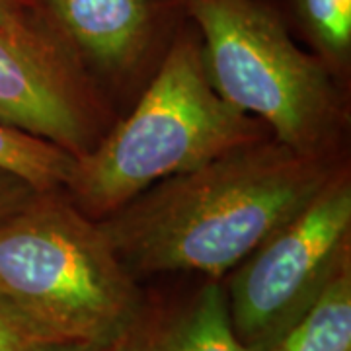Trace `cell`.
Here are the masks:
<instances>
[{
  "label": "cell",
  "mask_w": 351,
  "mask_h": 351,
  "mask_svg": "<svg viewBox=\"0 0 351 351\" xmlns=\"http://www.w3.org/2000/svg\"><path fill=\"white\" fill-rule=\"evenodd\" d=\"M332 178L318 154L260 138L195 170L172 176L101 219L127 269H234Z\"/></svg>",
  "instance_id": "1"
},
{
  "label": "cell",
  "mask_w": 351,
  "mask_h": 351,
  "mask_svg": "<svg viewBox=\"0 0 351 351\" xmlns=\"http://www.w3.org/2000/svg\"><path fill=\"white\" fill-rule=\"evenodd\" d=\"M53 193L0 221V301L55 343L113 346L137 287L100 223Z\"/></svg>",
  "instance_id": "2"
},
{
  "label": "cell",
  "mask_w": 351,
  "mask_h": 351,
  "mask_svg": "<svg viewBox=\"0 0 351 351\" xmlns=\"http://www.w3.org/2000/svg\"><path fill=\"white\" fill-rule=\"evenodd\" d=\"M260 138L265 125L215 92L203 53L184 39L129 117L96 149L76 156L66 189L82 213L106 219L162 180Z\"/></svg>",
  "instance_id": "3"
},
{
  "label": "cell",
  "mask_w": 351,
  "mask_h": 351,
  "mask_svg": "<svg viewBox=\"0 0 351 351\" xmlns=\"http://www.w3.org/2000/svg\"><path fill=\"white\" fill-rule=\"evenodd\" d=\"M215 92L291 149L318 154L334 117L324 66L252 0H191Z\"/></svg>",
  "instance_id": "4"
},
{
  "label": "cell",
  "mask_w": 351,
  "mask_h": 351,
  "mask_svg": "<svg viewBox=\"0 0 351 351\" xmlns=\"http://www.w3.org/2000/svg\"><path fill=\"white\" fill-rule=\"evenodd\" d=\"M350 230L351 184L332 176L301 213L237 265L226 308L246 348L265 351L311 308L350 260Z\"/></svg>",
  "instance_id": "5"
},
{
  "label": "cell",
  "mask_w": 351,
  "mask_h": 351,
  "mask_svg": "<svg viewBox=\"0 0 351 351\" xmlns=\"http://www.w3.org/2000/svg\"><path fill=\"white\" fill-rule=\"evenodd\" d=\"M0 123L51 141L75 156L88 151L84 104L53 39L0 29Z\"/></svg>",
  "instance_id": "6"
},
{
  "label": "cell",
  "mask_w": 351,
  "mask_h": 351,
  "mask_svg": "<svg viewBox=\"0 0 351 351\" xmlns=\"http://www.w3.org/2000/svg\"><path fill=\"white\" fill-rule=\"evenodd\" d=\"M43 4L64 34L108 71L135 63L149 41V0H43Z\"/></svg>",
  "instance_id": "7"
},
{
  "label": "cell",
  "mask_w": 351,
  "mask_h": 351,
  "mask_svg": "<svg viewBox=\"0 0 351 351\" xmlns=\"http://www.w3.org/2000/svg\"><path fill=\"white\" fill-rule=\"evenodd\" d=\"M110 351H254L246 348L230 324L226 295L209 283L164 318L141 324V318L117 339Z\"/></svg>",
  "instance_id": "8"
},
{
  "label": "cell",
  "mask_w": 351,
  "mask_h": 351,
  "mask_svg": "<svg viewBox=\"0 0 351 351\" xmlns=\"http://www.w3.org/2000/svg\"><path fill=\"white\" fill-rule=\"evenodd\" d=\"M265 351H351V269L341 263L311 308Z\"/></svg>",
  "instance_id": "9"
},
{
  "label": "cell",
  "mask_w": 351,
  "mask_h": 351,
  "mask_svg": "<svg viewBox=\"0 0 351 351\" xmlns=\"http://www.w3.org/2000/svg\"><path fill=\"white\" fill-rule=\"evenodd\" d=\"M76 156L59 145L0 123V170L16 176L39 193L66 188Z\"/></svg>",
  "instance_id": "10"
},
{
  "label": "cell",
  "mask_w": 351,
  "mask_h": 351,
  "mask_svg": "<svg viewBox=\"0 0 351 351\" xmlns=\"http://www.w3.org/2000/svg\"><path fill=\"white\" fill-rule=\"evenodd\" d=\"M316 43L332 57H346L351 45V0H297Z\"/></svg>",
  "instance_id": "11"
},
{
  "label": "cell",
  "mask_w": 351,
  "mask_h": 351,
  "mask_svg": "<svg viewBox=\"0 0 351 351\" xmlns=\"http://www.w3.org/2000/svg\"><path fill=\"white\" fill-rule=\"evenodd\" d=\"M55 343L0 301V351H36Z\"/></svg>",
  "instance_id": "12"
},
{
  "label": "cell",
  "mask_w": 351,
  "mask_h": 351,
  "mask_svg": "<svg viewBox=\"0 0 351 351\" xmlns=\"http://www.w3.org/2000/svg\"><path fill=\"white\" fill-rule=\"evenodd\" d=\"M0 29L27 38H47L32 8V0H0Z\"/></svg>",
  "instance_id": "13"
},
{
  "label": "cell",
  "mask_w": 351,
  "mask_h": 351,
  "mask_svg": "<svg viewBox=\"0 0 351 351\" xmlns=\"http://www.w3.org/2000/svg\"><path fill=\"white\" fill-rule=\"evenodd\" d=\"M38 195L39 191H36L29 184H25L24 180L0 170V221L24 209Z\"/></svg>",
  "instance_id": "14"
},
{
  "label": "cell",
  "mask_w": 351,
  "mask_h": 351,
  "mask_svg": "<svg viewBox=\"0 0 351 351\" xmlns=\"http://www.w3.org/2000/svg\"><path fill=\"white\" fill-rule=\"evenodd\" d=\"M112 346H90V343H47L36 351H110Z\"/></svg>",
  "instance_id": "15"
}]
</instances>
